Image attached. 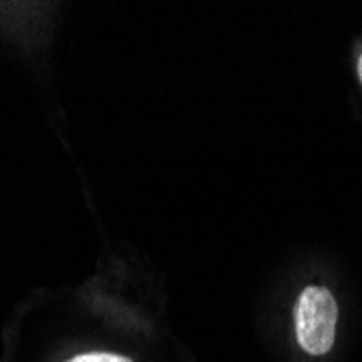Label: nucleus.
Listing matches in <instances>:
<instances>
[{"label":"nucleus","mask_w":362,"mask_h":362,"mask_svg":"<svg viewBox=\"0 0 362 362\" xmlns=\"http://www.w3.org/2000/svg\"><path fill=\"white\" fill-rule=\"evenodd\" d=\"M339 308L332 293L323 286H306L295 308V332L306 354L321 356L334 345Z\"/></svg>","instance_id":"1"},{"label":"nucleus","mask_w":362,"mask_h":362,"mask_svg":"<svg viewBox=\"0 0 362 362\" xmlns=\"http://www.w3.org/2000/svg\"><path fill=\"white\" fill-rule=\"evenodd\" d=\"M68 362H133L124 356H117V354H103V351H93V354H81V356H74L70 358Z\"/></svg>","instance_id":"2"},{"label":"nucleus","mask_w":362,"mask_h":362,"mask_svg":"<svg viewBox=\"0 0 362 362\" xmlns=\"http://www.w3.org/2000/svg\"><path fill=\"white\" fill-rule=\"evenodd\" d=\"M358 78H360V85H362V54L358 59Z\"/></svg>","instance_id":"3"}]
</instances>
